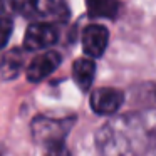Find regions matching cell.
Wrapping results in <instances>:
<instances>
[{"label":"cell","mask_w":156,"mask_h":156,"mask_svg":"<svg viewBox=\"0 0 156 156\" xmlns=\"http://www.w3.org/2000/svg\"><path fill=\"white\" fill-rule=\"evenodd\" d=\"M156 144V108L112 116L96 133L101 156H144Z\"/></svg>","instance_id":"1"},{"label":"cell","mask_w":156,"mask_h":156,"mask_svg":"<svg viewBox=\"0 0 156 156\" xmlns=\"http://www.w3.org/2000/svg\"><path fill=\"white\" fill-rule=\"evenodd\" d=\"M74 122H76V116L51 118V116H45V114H39L30 122L32 138L37 144H42V146L64 143V139L71 133Z\"/></svg>","instance_id":"2"},{"label":"cell","mask_w":156,"mask_h":156,"mask_svg":"<svg viewBox=\"0 0 156 156\" xmlns=\"http://www.w3.org/2000/svg\"><path fill=\"white\" fill-rule=\"evenodd\" d=\"M57 29L49 22H34L24 35V49L27 51H49L57 42Z\"/></svg>","instance_id":"3"},{"label":"cell","mask_w":156,"mask_h":156,"mask_svg":"<svg viewBox=\"0 0 156 156\" xmlns=\"http://www.w3.org/2000/svg\"><path fill=\"white\" fill-rule=\"evenodd\" d=\"M124 104V94L116 87L94 89L89 99L91 109L99 116H114Z\"/></svg>","instance_id":"4"},{"label":"cell","mask_w":156,"mask_h":156,"mask_svg":"<svg viewBox=\"0 0 156 156\" xmlns=\"http://www.w3.org/2000/svg\"><path fill=\"white\" fill-rule=\"evenodd\" d=\"M62 55L57 51H42L41 54H37L27 66V79L30 82H41L44 79H47L55 69L61 66Z\"/></svg>","instance_id":"5"},{"label":"cell","mask_w":156,"mask_h":156,"mask_svg":"<svg viewBox=\"0 0 156 156\" xmlns=\"http://www.w3.org/2000/svg\"><path fill=\"white\" fill-rule=\"evenodd\" d=\"M109 42V32L101 24H89L82 30V49L89 59H98L108 49Z\"/></svg>","instance_id":"6"},{"label":"cell","mask_w":156,"mask_h":156,"mask_svg":"<svg viewBox=\"0 0 156 156\" xmlns=\"http://www.w3.org/2000/svg\"><path fill=\"white\" fill-rule=\"evenodd\" d=\"M72 77L82 92H87L96 77V62L89 57L76 59L72 64Z\"/></svg>","instance_id":"7"},{"label":"cell","mask_w":156,"mask_h":156,"mask_svg":"<svg viewBox=\"0 0 156 156\" xmlns=\"http://www.w3.org/2000/svg\"><path fill=\"white\" fill-rule=\"evenodd\" d=\"M24 51L22 49H10L0 59V77L4 81L17 79L20 71L24 69Z\"/></svg>","instance_id":"8"},{"label":"cell","mask_w":156,"mask_h":156,"mask_svg":"<svg viewBox=\"0 0 156 156\" xmlns=\"http://www.w3.org/2000/svg\"><path fill=\"white\" fill-rule=\"evenodd\" d=\"M86 5L92 19H116L121 9L119 0H86Z\"/></svg>","instance_id":"9"},{"label":"cell","mask_w":156,"mask_h":156,"mask_svg":"<svg viewBox=\"0 0 156 156\" xmlns=\"http://www.w3.org/2000/svg\"><path fill=\"white\" fill-rule=\"evenodd\" d=\"M59 9L57 0H24L22 12L29 15H37V17H45V15L55 14Z\"/></svg>","instance_id":"10"},{"label":"cell","mask_w":156,"mask_h":156,"mask_svg":"<svg viewBox=\"0 0 156 156\" xmlns=\"http://www.w3.org/2000/svg\"><path fill=\"white\" fill-rule=\"evenodd\" d=\"M12 30H14V20H12L10 15L0 17V51L9 44Z\"/></svg>","instance_id":"11"},{"label":"cell","mask_w":156,"mask_h":156,"mask_svg":"<svg viewBox=\"0 0 156 156\" xmlns=\"http://www.w3.org/2000/svg\"><path fill=\"white\" fill-rule=\"evenodd\" d=\"M24 0H0V17L10 15L15 10H22Z\"/></svg>","instance_id":"12"},{"label":"cell","mask_w":156,"mask_h":156,"mask_svg":"<svg viewBox=\"0 0 156 156\" xmlns=\"http://www.w3.org/2000/svg\"><path fill=\"white\" fill-rule=\"evenodd\" d=\"M45 156H71V151L66 146V143L45 146Z\"/></svg>","instance_id":"13"},{"label":"cell","mask_w":156,"mask_h":156,"mask_svg":"<svg viewBox=\"0 0 156 156\" xmlns=\"http://www.w3.org/2000/svg\"><path fill=\"white\" fill-rule=\"evenodd\" d=\"M153 154L156 156V144H154V148H153Z\"/></svg>","instance_id":"14"},{"label":"cell","mask_w":156,"mask_h":156,"mask_svg":"<svg viewBox=\"0 0 156 156\" xmlns=\"http://www.w3.org/2000/svg\"><path fill=\"white\" fill-rule=\"evenodd\" d=\"M0 156H2V154H0Z\"/></svg>","instance_id":"15"}]
</instances>
